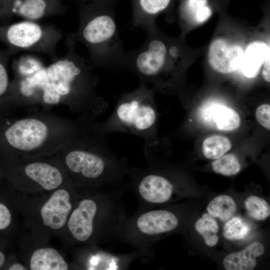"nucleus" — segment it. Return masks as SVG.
<instances>
[{
    "instance_id": "c85d7f7f",
    "label": "nucleus",
    "mask_w": 270,
    "mask_h": 270,
    "mask_svg": "<svg viewBox=\"0 0 270 270\" xmlns=\"http://www.w3.org/2000/svg\"><path fill=\"white\" fill-rule=\"evenodd\" d=\"M16 54V52L8 48L0 50V97L4 95L9 88L8 64L10 58Z\"/></svg>"
},
{
    "instance_id": "f704fd0d",
    "label": "nucleus",
    "mask_w": 270,
    "mask_h": 270,
    "mask_svg": "<svg viewBox=\"0 0 270 270\" xmlns=\"http://www.w3.org/2000/svg\"><path fill=\"white\" fill-rule=\"evenodd\" d=\"M0 18H2V12H1L0 10Z\"/></svg>"
},
{
    "instance_id": "bb28decb",
    "label": "nucleus",
    "mask_w": 270,
    "mask_h": 270,
    "mask_svg": "<svg viewBox=\"0 0 270 270\" xmlns=\"http://www.w3.org/2000/svg\"><path fill=\"white\" fill-rule=\"evenodd\" d=\"M213 170L226 176H231L238 173L241 166L238 158L232 154H224L212 164Z\"/></svg>"
},
{
    "instance_id": "7ed1b4c3",
    "label": "nucleus",
    "mask_w": 270,
    "mask_h": 270,
    "mask_svg": "<svg viewBox=\"0 0 270 270\" xmlns=\"http://www.w3.org/2000/svg\"><path fill=\"white\" fill-rule=\"evenodd\" d=\"M74 34L76 41L86 48L94 66L122 68L126 51L112 14L97 10L93 5L82 6Z\"/></svg>"
},
{
    "instance_id": "f8f14e48",
    "label": "nucleus",
    "mask_w": 270,
    "mask_h": 270,
    "mask_svg": "<svg viewBox=\"0 0 270 270\" xmlns=\"http://www.w3.org/2000/svg\"><path fill=\"white\" fill-rule=\"evenodd\" d=\"M243 48L237 44H230L217 39L211 44L208 61L211 66L222 74L232 72L240 68L244 56Z\"/></svg>"
},
{
    "instance_id": "2f4dec72",
    "label": "nucleus",
    "mask_w": 270,
    "mask_h": 270,
    "mask_svg": "<svg viewBox=\"0 0 270 270\" xmlns=\"http://www.w3.org/2000/svg\"><path fill=\"white\" fill-rule=\"evenodd\" d=\"M270 52L267 55L264 62L263 66V70L262 72V76L265 81L269 82H270Z\"/></svg>"
},
{
    "instance_id": "aec40b11",
    "label": "nucleus",
    "mask_w": 270,
    "mask_h": 270,
    "mask_svg": "<svg viewBox=\"0 0 270 270\" xmlns=\"http://www.w3.org/2000/svg\"><path fill=\"white\" fill-rule=\"evenodd\" d=\"M206 210L208 214L212 217L226 222L234 215L236 206L231 196L221 194L216 196L210 201Z\"/></svg>"
},
{
    "instance_id": "393cba45",
    "label": "nucleus",
    "mask_w": 270,
    "mask_h": 270,
    "mask_svg": "<svg viewBox=\"0 0 270 270\" xmlns=\"http://www.w3.org/2000/svg\"><path fill=\"white\" fill-rule=\"evenodd\" d=\"M248 224L239 217H232L224 226L223 236L227 240H238L244 238L250 232Z\"/></svg>"
},
{
    "instance_id": "b1692460",
    "label": "nucleus",
    "mask_w": 270,
    "mask_h": 270,
    "mask_svg": "<svg viewBox=\"0 0 270 270\" xmlns=\"http://www.w3.org/2000/svg\"><path fill=\"white\" fill-rule=\"evenodd\" d=\"M208 0H186L184 12L196 23L204 22L211 16V8L208 6Z\"/></svg>"
},
{
    "instance_id": "5701e85b",
    "label": "nucleus",
    "mask_w": 270,
    "mask_h": 270,
    "mask_svg": "<svg viewBox=\"0 0 270 270\" xmlns=\"http://www.w3.org/2000/svg\"><path fill=\"white\" fill-rule=\"evenodd\" d=\"M13 63V66L20 78L30 76L45 67L39 58L28 54L20 56Z\"/></svg>"
},
{
    "instance_id": "72a5a7b5",
    "label": "nucleus",
    "mask_w": 270,
    "mask_h": 270,
    "mask_svg": "<svg viewBox=\"0 0 270 270\" xmlns=\"http://www.w3.org/2000/svg\"><path fill=\"white\" fill-rule=\"evenodd\" d=\"M6 268L9 270H26L28 269L24 265L19 262L8 264Z\"/></svg>"
},
{
    "instance_id": "a211bd4d",
    "label": "nucleus",
    "mask_w": 270,
    "mask_h": 270,
    "mask_svg": "<svg viewBox=\"0 0 270 270\" xmlns=\"http://www.w3.org/2000/svg\"><path fill=\"white\" fill-rule=\"evenodd\" d=\"M270 52V46L264 42L255 41L250 44L244 52L240 66L243 74L248 78L256 77Z\"/></svg>"
},
{
    "instance_id": "20e7f679",
    "label": "nucleus",
    "mask_w": 270,
    "mask_h": 270,
    "mask_svg": "<svg viewBox=\"0 0 270 270\" xmlns=\"http://www.w3.org/2000/svg\"><path fill=\"white\" fill-rule=\"evenodd\" d=\"M154 90L139 82L134 90L122 94L110 116L100 128L106 133L120 132L138 136L144 141V147L154 145L157 112Z\"/></svg>"
},
{
    "instance_id": "9d476101",
    "label": "nucleus",
    "mask_w": 270,
    "mask_h": 270,
    "mask_svg": "<svg viewBox=\"0 0 270 270\" xmlns=\"http://www.w3.org/2000/svg\"><path fill=\"white\" fill-rule=\"evenodd\" d=\"M50 131L42 121L35 118L18 120L5 132L8 142L16 150L23 152L36 150L46 142Z\"/></svg>"
},
{
    "instance_id": "1a4fd4ad",
    "label": "nucleus",
    "mask_w": 270,
    "mask_h": 270,
    "mask_svg": "<svg viewBox=\"0 0 270 270\" xmlns=\"http://www.w3.org/2000/svg\"><path fill=\"white\" fill-rule=\"evenodd\" d=\"M129 176L133 180L140 198L145 204H164L170 200L173 194V183L151 170L130 169Z\"/></svg>"
},
{
    "instance_id": "6e6552de",
    "label": "nucleus",
    "mask_w": 270,
    "mask_h": 270,
    "mask_svg": "<svg viewBox=\"0 0 270 270\" xmlns=\"http://www.w3.org/2000/svg\"><path fill=\"white\" fill-rule=\"evenodd\" d=\"M76 200L70 188L62 186L51 191L38 211L42 227L54 232L65 228Z\"/></svg>"
},
{
    "instance_id": "473e14b6",
    "label": "nucleus",
    "mask_w": 270,
    "mask_h": 270,
    "mask_svg": "<svg viewBox=\"0 0 270 270\" xmlns=\"http://www.w3.org/2000/svg\"><path fill=\"white\" fill-rule=\"evenodd\" d=\"M8 262V256L4 248L0 245V268L6 264Z\"/></svg>"
},
{
    "instance_id": "2eb2a0df",
    "label": "nucleus",
    "mask_w": 270,
    "mask_h": 270,
    "mask_svg": "<svg viewBox=\"0 0 270 270\" xmlns=\"http://www.w3.org/2000/svg\"><path fill=\"white\" fill-rule=\"evenodd\" d=\"M201 116L206 123L223 131L235 130L240 125V116L236 110L218 103L204 106Z\"/></svg>"
},
{
    "instance_id": "dca6fc26",
    "label": "nucleus",
    "mask_w": 270,
    "mask_h": 270,
    "mask_svg": "<svg viewBox=\"0 0 270 270\" xmlns=\"http://www.w3.org/2000/svg\"><path fill=\"white\" fill-rule=\"evenodd\" d=\"M264 247L258 242H254L244 249L227 255L223 260L226 270H252L256 266L258 257L264 252Z\"/></svg>"
},
{
    "instance_id": "6ab92c4d",
    "label": "nucleus",
    "mask_w": 270,
    "mask_h": 270,
    "mask_svg": "<svg viewBox=\"0 0 270 270\" xmlns=\"http://www.w3.org/2000/svg\"><path fill=\"white\" fill-rule=\"evenodd\" d=\"M171 0H138L140 12L136 14L132 24L144 31L154 28V17L164 10Z\"/></svg>"
},
{
    "instance_id": "f257e3e1",
    "label": "nucleus",
    "mask_w": 270,
    "mask_h": 270,
    "mask_svg": "<svg viewBox=\"0 0 270 270\" xmlns=\"http://www.w3.org/2000/svg\"><path fill=\"white\" fill-rule=\"evenodd\" d=\"M76 131L64 162L77 185L98 188L128 176L130 169L110 150L100 123L80 126Z\"/></svg>"
},
{
    "instance_id": "39448f33",
    "label": "nucleus",
    "mask_w": 270,
    "mask_h": 270,
    "mask_svg": "<svg viewBox=\"0 0 270 270\" xmlns=\"http://www.w3.org/2000/svg\"><path fill=\"white\" fill-rule=\"evenodd\" d=\"M144 32L146 38L143 44L136 50L126 51L122 68L134 74L139 82L154 90L164 84L170 64L180 56V48L176 44L169 45L158 36L154 27Z\"/></svg>"
},
{
    "instance_id": "f03ea898",
    "label": "nucleus",
    "mask_w": 270,
    "mask_h": 270,
    "mask_svg": "<svg viewBox=\"0 0 270 270\" xmlns=\"http://www.w3.org/2000/svg\"><path fill=\"white\" fill-rule=\"evenodd\" d=\"M74 33L66 40V52L46 67L45 88L66 98L76 108L90 116H98L108 108V104L98 95L96 88L99 78L88 59L78 54Z\"/></svg>"
},
{
    "instance_id": "4be33fe9",
    "label": "nucleus",
    "mask_w": 270,
    "mask_h": 270,
    "mask_svg": "<svg viewBox=\"0 0 270 270\" xmlns=\"http://www.w3.org/2000/svg\"><path fill=\"white\" fill-rule=\"evenodd\" d=\"M194 228L197 232L202 237L206 246L213 247L217 244L219 240L218 235L219 228L214 217L208 213L204 214L196 222Z\"/></svg>"
},
{
    "instance_id": "f3484780",
    "label": "nucleus",
    "mask_w": 270,
    "mask_h": 270,
    "mask_svg": "<svg viewBox=\"0 0 270 270\" xmlns=\"http://www.w3.org/2000/svg\"><path fill=\"white\" fill-rule=\"evenodd\" d=\"M28 266L31 270H67L69 268L62 255L51 247H42L34 250Z\"/></svg>"
},
{
    "instance_id": "412c9836",
    "label": "nucleus",
    "mask_w": 270,
    "mask_h": 270,
    "mask_svg": "<svg viewBox=\"0 0 270 270\" xmlns=\"http://www.w3.org/2000/svg\"><path fill=\"white\" fill-rule=\"evenodd\" d=\"M232 147V142L227 137L214 135L203 142L202 152L206 158L216 160L230 150Z\"/></svg>"
},
{
    "instance_id": "ddd939ff",
    "label": "nucleus",
    "mask_w": 270,
    "mask_h": 270,
    "mask_svg": "<svg viewBox=\"0 0 270 270\" xmlns=\"http://www.w3.org/2000/svg\"><path fill=\"white\" fill-rule=\"evenodd\" d=\"M23 174L36 189L51 192L61 186L64 176L56 166L45 162H34L26 164Z\"/></svg>"
},
{
    "instance_id": "423d86ee",
    "label": "nucleus",
    "mask_w": 270,
    "mask_h": 270,
    "mask_svg": "<svg viewBox=\"0 0 270 270\" xmlns=\"http://www.w3.org/2000/svg\"><path fill=\"white\" fill-rule=\"evenodd\" d=\"M62 37L60 30L52 25L25 20L0 26V41L16 53L26 51L46 54L52 60L58 57L56 46Z\"/></svg>"
},
{
    "instance_id": "c756f323",
    "label": "nucleus",
    "mask_w": 270,
    "mask_h": 270,
    "mask_svg": "<svg viewBox=\"0 0 270 270\" xmlns=\"http://www.w3.org/2000/svg\"><path fill=\"white\" fill-rule=\"evenodd\" d=\"M256 118L258 122L268 130H270V106L262 104L256 109Z\"/></svg>"
},
{
    "instance_id": "4468645a",
    "label": "nucleus",
    "mask_w": 270,
    "mask_h": 270,
    "mask_svg": "<svg viewBox=\"0 0 270 270\" xmlns=\"http://www.w3.org/2000/svg\"><path fill=\"white\" fill-rule=\"evenodd\" d=\"M65 12L62 0H15L12 9V14L36 22L48 16L62 15Z\"/></svg>"
},
{
    "instance_id": "a878e982",
    "label": "nucleus",
    "mask_w": 270,
    "mask_h": 270,
    "mask_svg": "<svg viewBox=\"0 0 270 270\" xmlns=\"http://www.w3.org/2000/svg\"><path fill=\"white\" fill-rule=\"evenodd\" d=\"M244 206L250 217L256 220H266L270 215V206L263 198L250 196L244 202Z\"/></svg>"
},
{
    "instance_id": "cd10ccee",
    "label": "nucleus",
    "mask_w": 270,
    "mask_h": 270,
    "mask_svg": "<svg viewBox=\"0 0 270 270\" xmlns=\"http://www.w3.org/2000/svg\"><path fill=\"white\" fill-rule=\"evenodd\" d=\"M14 222V212L11 204L4 198H0V239L6 240L4 236L10 232Z\"/></svg>"
},
{
    "instance_id": "9b49d317",
    "label": "nucleus",
    "mask_w": 270,
    "mask_h": 270,
    "mask_svg": "<svg viewBox=\"0 0 270 270\" xmlns=\"http://www.w3.org/2000/svg\"><path fill=\"white\" fill-rule=\"evenodd\" d=\"M179 224L176 216L166 210H152L142 212L130 223L129 232L133 237L143 240L175 230Z\"/></svg>"
},
{
    "instance_id": "7c9ffc66",
    "label": "nucleus",
    "mask_w": 270,
    "mask_h": 270,
    "mask_svg": "<svg viewBox=\"0 0 270 270\" xmlns=\"http://www.w3.org/2000/svg\"><path fill=\"white\" fill-rule=\"evenodd\" d=\"M15 0H0V10L2 18H8L12 14V9Z\"/></svg>"
},
{
    "instance_id": "0eeeda50",
    "label": "nucleus",
    "mask_w": 270,
    "mask_h": 270,
    "mask_svg": "<svg viewBox=\"0 0 270 270\" xmlns=\"http://www.w3.org/2000/svg\"><path fill=\"white\" fill-rule=\"evenodd\" d=\"M108 200L100 196H84L76 200L65 227L73 240L85 243L97 236L108 218L111 208Z\"/></svg>"
}]
</instances>
